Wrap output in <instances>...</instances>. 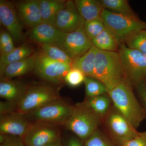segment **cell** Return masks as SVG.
Masks as SVG:
<instances>
[{
	"instance_id": "6da1fadb",
	"label": "cell",
	"mask_w": 146,
	"mask_h": 146,
	"mask_svg": "<svg viewBox=\"0 0 146 146\" xmlns=\"http://www.w3.org/2000/svg\"><path fill=\"white\" fill-rule=\"evenodd\" d=\"M132 85L124 80L108 91L113 104L137 129L146 119V112L134 94Z\"/></svg>"
},
{
	"instance_id": "7a4b0ae2",
	"label": "cell",
	"mask_w": 146,
	"mask_h": 146,
	"mask_svg": "<svg viewBox=\"0 0 146 146\" xmlns=\"http://www.w3.org/2000/svg\"><path fill=\"white\" fill-rule=\"evenodd\" d=\"M93 77L103 83L108 92L126 80L119 53L98 49Z\"/></svg>"
},
{
	"instance_id": "3957f363",
	"label": "cell",
	"mask_w": 146,
	"mask_h": 146,
	"mask_svg": "<svg viewBox=\"0 0 146 146\" xmlns=\"http://www.w3.org/2000/svg\"><path fill=\"white\" fill-rule=\"evenodd\" d=\"M102 117L92 109L86 100L74 106L65 126L84 142L100 128Z\"/></svg>"
},
{
	"instance_id": "277c9868",
	"label": "cell",
	"mask_w": 146,
	"mask_h": 146,
	"mask_svg": "<svg viewBox=\"0 0 146 146\" xmlns=\"http://www.w3.org/2000/svg\"><path fill=\"white\" fill-rule=\"evenodd\" d=\"M100 127L104 133L117 146H124L140 132L113 104L102 117Z\"/></svg>"
},
{
	"instance_id": "5b68a950",
	"label": "cell",
	"mask_w": 146,
	"mask_h": 146,
	"mask_svg": "<svg viewBox=\"0 0 146 146\" xmlns=\"http://www.w3.org/2000/svg\"><path fill=\"white\" fill-rule=\"evenodd\" d=\"M100 18L107 29L112 33L119 44L129 35L146 29V23L138 18L117 14L104 9Z\"/></svg>"
},
{
	"instance_id": "8992f818",
	"label": "cell",
	"mask_w": 146,
	"mask_h": 146,
	"mask_svg": "<svg viewBox=\"0 0 146 146\" xmlns=\"http://www.w3.org/2000/svg\"><path fill=\"white\" fill-rule=\"evenodd\" d=\"M118 52L127 80L135 86L146 78V56L138 50L120 44Z\"/></svg>"
},
{
	"instance_id": "52a82bcc",
	"label": "cell",
	"mask_w": 146,
	"mask_h": 146,
	"mask_svg": "<svg viewBox=\"0 0 146 146\" xmlns=\"http://www.w3.org/2000/svg\"><path fill=\"white\" fill-rule=\"evenodd\" d=\"M60 98L57 91L50 86L43 85L30 86L16 104L13 112L27 115Z\"/></svg>"
},
{
	"instance_id": "ba28073f",
	"label": "cell",
	"mask_w": 146,
	"mask_h": 146,
	"mask_svg": "<svg viewBox=\"0 0 146 146\" xmlns=\"http://www.w3.org/2000/svg\"><path fill=\"white\" fill-rule=\"evenodd\" d=\"M74 106L60 98L24 115L31 122L65 125L72 113Z\"/></svg>"
},
{
	"instance_id": "9c48e42d",
	"label": "cell",
	"mask_w": 146,
	"mask_h": 146,
	"mask_svg": "<svg viewBox=\"0 0 146 146\" xmlns=\"http://www.w3.org/2000/svg\"><path fill=\"white\" fill-rule=\"evenodd\" d=\"M72 68V65L52 60L41 51L37 53L34 70L44 80L58 84L64 80Z\"/></svg>"
},
{
	"instance_id": "30bf717a",
	"label": "cell",
	"mask_w": 146,
	"mask_h": 146,
	"mask_svg": "<svg viewBox=\"0 0 146 146\" xmlns=\"http://www.w3.org/2000/svg\"><path fill=\"white\" fill-rule=\"evenodd\" d=\"M58 125L45 122H32L22 139L27 146H46L60 137Z\"/></svg>"
},
{
	"instance_id": "8fae6325",
	"label": "cell",
	"mask_w": 146,
	"mask_h": 146,
	"mask_svg": "<svg viewBox=\"0 0 146 146\" xmlns=\"http://www.w3.org/2000/svg\"><path fill=\"white\" fill-rule=\"evenodd\" d=\"M85 21L79 13L74 2L66 1L58 13L54 27L60 31L68 33L84 27Z\"/></svg>"
},
{
	"instance_id": "7c38bea8",
	"label": "cell",
	"mask_w": 146,
	"mask_h": 146,
	"mask_svg": "<svg viewBox=\"0 0 146 146\" xmlns=\"http://www.w3.org/2000/svg\"><path fill=\"white\" fill-rule=\"evenodd\" d=\"M93 46L92 42L82 27L75 31L66 33L60 49L74 60L86 53Z\"/></svg>"
},
{
	"instance_id": "4fadbf2b",
	"label": "cell",
	"mask_w": 146,
	"mask_h": 146,
	"mask_svg": "<svg viewBox=\"0 0 146 146\" xmlns=\"http://www.w3.org/2000/svg\"><path fill=\"white\" fill-rule=\"evenodd\" d=\"M16 9L10 2L0 1V21L17 42L23 39V27Z\"/></svg>"
},
{
	"instance_id": "5bb4252c",
	"label": "cell",
	"mask_w": 146,
	"mask_h": 146,
	"mask_svg": "<svg viewBox=\"0 0 146 146\" xmlns=\"http://www.w3.org/2000/svg\"><path fill=\"white\" fill-rule=\"evenodd\" d=\"M66 33L48 24L42 23L33 28L29 32L30 39L33 42L42 44H49L61 48Z\"/></svg>"
},
{
	"instance_id": "9a60e30c",
	"label": "cell",
	"mask_w": 146,
	"mask_h": 146,
	"mask_svg": "<svg viewBox=\"0 0 146 146\" xmlns=\"http://www.w3.org/2000/svg\"><path fill=\"white\" fill-rule=\"evenodd\" d=\"M31 123L25 115L16 112L1 115L0 133L22 138Z\"/></svg>"
},
{
	"instance_id": "2e32d148",
	"label": "cell",
	"mask_w": 146,
	"mask_h": 146,
	"mask_svg": "<svg viewBox=\"0 0 146 146\" xmlns=\"http://www.w3.org/2000/svg\"><path fill=\"white\" fill-rule=\"evenodd\" d=\"M16 7L21 23L26 26L32 29L42 23L39 1H21L17 4Z\"/></svg>"
},
{
	"instance_id": "e0dca14e",
	"label": "cell",
	"mask_w": 146,
	"mask_h": 146,
	"mask_svg": "<svg viewBox=\"0 0 146 146\" xmlns=\"http://www.w3.org/2000/svg\"><path fill=\"white\" fill-rule=\"evenodd\" d=\"M37 53L19 61L11 63L0 73L1 80H11L14 78L24 75L34 70Z\"/></svg>"
},
{
	"instance_id": "ac0fdd59",
	"label": "cell",
	"mask_w": 146,
	"mask_h": 146,
	"mask_svg": "<svg viewBox=\"0 0 146 146\" xmlns=\"http://www.w3.org/2000/svg\"><path fill=\"white\" fill-rule=\"evenodd\" d=\"M29 88V86L21 82L1 80L0 82V97L7 101L16 104Z\"/></svg>"
},
{
	"instance_id": "d6986e66",
	"label": "cell",
	"mask_w": 146,
	"mask_h": 146,
	"mask_svg": "<svg viewBox=\"0 0 146 146\" xmlns=\"http://www.w3.org/2000/svg\"><path fill=\"white\" fill-rule=\"evenodd\" d=\"M98 48L93 46L83 55L73 60L72 68L81 71L86 76H94Z\"/></svg>"
},
{
	"instance_id": "ffe728a7",
	"label": "cell",
	"mask_w": 146,
	"mask_h": 146,
	"mask_svg": "<svg viewBox=\"0 0 146 146\" xmlns=\"http://www.w3.org/2000/svg\"><path fill=\"white\" fill-rule=\"evenodd\" d=\"M74 2L79 13L85 21L100 18L104 9L100 1L75 0Z\"/></svg>"
},
{
	"instance_id": "44dd1931",
	"label": "cell",
	"mask_w": 146,
	"mask_h": 146,
	"mask_svg": "<svg viewBox=\"0 0 146 146\" xmlns=\"http://www.w3.org/2000/svg\"><path fill=\"white\" fill-rule=\"evenodd\" d=\"M66 1L61 0H39L42 23L54 27L56 18Z\"/></svg>"
},
{
	"instance_id": "7402d4cb",
	"label": "cell",
	"mask_w": 146,
	"mask_h": 146,
	"mask_svg": "<svg viewBox=\"0 0 146 146\" xmlns=\"http://www.w3.org/2000/svg\"><path fill=\"white\" fill-rule=\"evenodd\" d=\"M33 50L29 45L24 44L16 48L12 52L0 57V73L11 64L30 56L33 54Z\"/></svg>"
},
{
	"instance_id": "603a6c76",
	"label": "cell",
	"mask_w": 146,
	"mask_h": 146,
	"mask_svg": "<svg viewBox=\"0 0 146 146\" xmlns=\"http://www.w3.org/2000/svg\"><path fill=\"white\" fill-rule=\"evenodd\" d=\"M91 42L98 49L107 51H117L120 45L115 36L106 29Z\"/></svg>"
},
{
	"instance_id": "cb8c5ba5",
	"label": "cell",
	"mask_w": 146,
	"mask_h": 146,
	"mask_svg": "<svg viewBox=\"0 0 146 146\" xmlns=\"http://www.w3.org/2000/svg\"><path fill=\"white\" fill-rule=\"evenodd\" d=\"M104 9L124 16L138 18L126 0H100Z\"/></svg>"
},
{
	"instance_id": "d4e9b609",
	"label": "cell",
	"mask_w": 146,
	"mask_h": 146,
	"mask_svg": "<svg viewBox=\"0 0 146 146\" xmlns=\"http://www.w3.org/2000/svg\"><path fill=\"white\" fill-rule=\"evenodd\" d=\"M85 100L92 109L102 118L109 111L113 104L108 94L92 98H86Z\"/></svg>"
},
{
	"instance_id": "484cf974",
	"label": "cell",
	"mask_w": 146,
	"mask_h": 146,
	"mask_svg": "<svg viewBox=\"0 0 146 146\" xmlns=\"http://www.w3.org/2000/svg\"><path fill=\"white\" fill-rule=\"evenodd\" d=\"M123 43L129 48L138 50L146 56V29L130 35Z\"/></svg>"
},
{
	"instance_id": "4316f807",
	"label": "cell",
	"mask_w": 146,
	"mask_h": 146,
	"mask_svg": "<svg viewBox=\"0 0 146 146\" xmlns=\"http://www.w3.org/2000/svg\"><path fill=\"white\" fill-rule=\"evenodd\" d=\"M40 45L42 48V52L51 59L72 65L73 59L63 50L54 45L49 44Z\"/></svg>"
},
{
	"instance_id": "83f0119b",
	"label": "cell",
	"mask_w": 146,
	"mask_h": 146,
	"mask_svg": "<svg viewBox=\"0 0 146 146\" xmlns=\"http://www.w3.org/2000/svg\"><path fill=\"white\" fill-rule=\"evenodd\" d=\"M84 83L85 85L86 98L98 96L108 93L105 85L94 78L85 77Z\"/></svg>"
},
{
	"instance_id": "f1b7e54d",
	"label": "cell",
	"mask_w": 146,
	"mask_h": 146,
	"mask_svg": "<svg viewBox=\"0 0 146 146\" xmlns=\"http://www.w3.org/2000/svg\"><path fill=\"white\" fill-rule=\"evenodd\" d=\"M106 29L100 18L85 21L84 29L86 35L92 41Z\"/></svg>"
},
{
	"instance_id": "f546056e",
	"label": "cell",
	"mask_w": 146,
	"mask_h": 146,
	"mask_svg": "<svg viewBox=\"0 0 146 146\" xmlns=\"http://www.w3.org/2000/svg\"><path fill=\"white\" fill-rule=\"evenodd\" d=\"M84 146H117L99 128L84 142Z\"/></svg>"
},
{
	"instance_id": "4dcf8cb0",
	"label": "cell",
	"mask_w": 146,
	"mask_h": 146,
	"mask_svg": "<svg viewBox=\"0 0 146 146\" xmlns=\"http://www.w3.org/2000/svg\"><path fill=\"white\" fill-rule=\"evenodd\" d=\"M15 48L13 38L9 33L5 31H1L0 33L1 56L8 54Z\"/></svg>"
},
{
	"instance_id": "1f68e13d",
	"label": "cell",
	"mask_w": 146,
	"mask_h": 146,
	"mask_svg": "<svg viewBox=\"0 0 146 146\" xmlns=\"http://www.w3.org/2000/svg\"><path fill=\"white\" fill-rule=\"evenodd\" d=\"M85 77L78 69L72 68L65 76L64 80L70 86L75 87L84 82Z\"/></svg>"
},
{
	"instance_id": "d6a6232c",
	"label": "cell",
	"mask_w": 146,
	"mask_h": 146,
	"mask_svg": "<svg viewBox=\"0 0 146 146\" xmlns=\"http://www.w3.org/2000/svg\"><path fill=\"white\" fill-rule=\"evenodd\" d=\"M6 135V134H5ZM0 146H27L21 137L6 135L5 139Z\"/></svg>"
},
{
	"instance_id": "836d02e7",
	"label": "cell",
	"mask_w": 146,
	"mask_h": 146,
	"mask_svg": "<svg viewBox=\"0 0 146 146\" xmlns=\"http://www.w3.org/2000/svg\"><path fill=\"white\" fill-rule=\"evenodd\" d=\"M134 86L136 88L139 102L146 112V86L145 80Z\"/></svg>"
},
{
	"instance_id": "e575fe53",
	"label": "cell",
	"mask_w": 146,
	"mask_h": 146,
	"mask_svg": "<svg viewBox=\"0 0 146 146\" xmlns=\"http://www.w3.org/2000/svg\"><path fill=\"white\" fill-rule=\"evenodd\" d=\"M124 146H146V131L139 132L136 137L126 143Z\"/></svg>"
},
{
	"instance_id": "d590c367",
	"label": "cell",
	"mask_w": 146,
	"mask_h": 146,
	"mask_svg": "<svg viewBox=\"0 0 146 146\" xmlns=\"http://www.w3.org/2000/svg\"><path fill=\"white\" fill-rule=\"evenodd\" d=\"M66 146H84L81 141L75 137H71L68 140Z\"/></svg>"
},
{
	"instance_id": "8d00e7d4",
	"label": "cell",
	"mask_w": 146,
	"mask_h": 146,
	"mask_svg": "<svg viewBox=\"0 0 146 146\" xmlns=\"http://www.w3.org/2000/svg\"><path fill=\"white\" fill-rule=\"evenodd\" d=\"M46 146H62V144H61V139L60 138H58L57 140H56L50 143L48 145H47Z\"/></svg>"
},
{
	"instance_id": "74e56055",
	"label": "cell",
	"mask_w": 146,
	"mask_h": 146,
	"mask_svg": "<svg viewBox=\"0 0 146 146\" xmlns=\"http://www.w3.org/2000/svg\"><path fill=\"white\" fill-rule=\"evenodd\" d=\"M145 84H146V78H145Z\"/></svg>"
}]
</instances>
